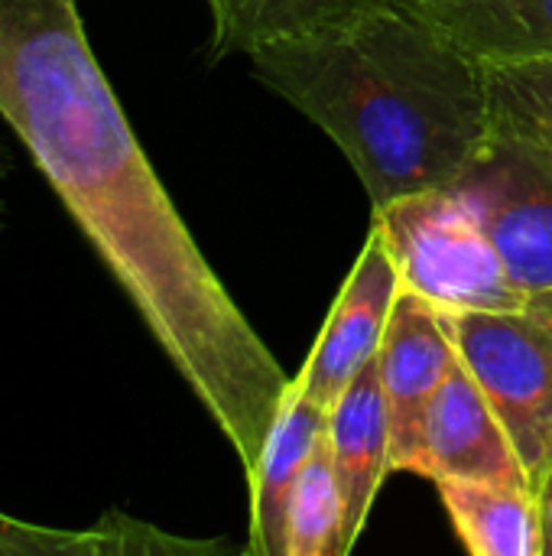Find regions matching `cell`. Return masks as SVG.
<instances>
[{"label": "cell", "instance_id": "obj_1", "mask_svg": "<svg viewBox=\"0 0 552 556\" xmlns=\"http://www.w3.org/2000/svg\"><path fill=\"white\" fill-rule=\"evenodd\" d=\"M0 117L251 479L293 378L166 195L75 0H0Z\"/></svg>", "mask_w": 552, "mask_h": 556}, {"label": "cell", "instance_id": "obj_2", "mask_svg": "<svg viewBox=\"0 0 552 556\" xmlns=\"http://www.w3.org/2000/svg\"><path fill=\"white\" fill-rule=\"evenodd\" d=\"M254 75L345 153L374 208L465 179L491 140L488 68L407 3L254 49Z\"/></svg>", "mask_w": 552, "mask_h": 556}, {"label": "cell", "instance_id": "obj_3", "mask_svg": "<svg viewBox=\"0 0 552 556\" xmlns=\"http://www.w3.org/2000/svg\"><path fill=\"white\" fill-rule=\"evenodd\" d=\"M371 228L381 231L403 290L433 306L446 313L527 309V296L455 186L400 195L374 208Z\"/></svg>", "mask_w": 552, "mask_h": 556}, {"label": "cell", "instance_id": "obj_4", "mask_svg": "<svg viewBox=\"0 0 552 556\" xmlns=\"http://www.w3.org/2000/svg\"><path fill=\"white\" fill-rule=\"evenodd\" d=\"M442 319L537 489L552 463V326L530 309H442Z\"/></svg>", "mask_w": 552, "mask_h": 556}, {"label": "cell", "instance_id": "obj_5", "mask_svg": "<svg viewBox=\"0 0 552 556\" xmlns=\"http://www.w3.org/2000/svg\"><path fill=\"white\" fill-rule=\"evenodd\" d=\"M475 215L517 290L530 300L552 290V163L524 137L491 130L488 147L455 186Z\"/></svg>", "mask_w": 552, "mask_h": 556}, {"label": "cell", "instance_id": "obj_6", "mask_svg": "<svg viewBox=\"0 0 552 556\" xmlns=\"http://www.w3.org/2000/svg\"><path fill=\"white\" fill-rule=\"evenodd\" d=\"M459 365L462 358L442 309L413 290H400L377 352V375L390 417V472L416 476L426 410Z\"/></svg>", "mask_w": 552, "mask_h": 556}, {"label": "cell", "instance_id": "obj_7", "mask_svg": "<svg viewBox=\"0 0 552 556\" xmlns=\"http://www.w3.org/2000/svg\"><path fill=\"white\" fill-rule=\"evenodd\" d=\"M400 290L403 283L394 257L381 231L371 228L303 371L296 375L309 397L332 407L358 378V371L377 358Z\"/></svg>", "mask_w": 552, "mask_h": 556}, {"label": "cell", "instance_id": "obj_8", "mask_svg": "<svg viewBox=\"0 0 552 556\" xmlns=\"http://www.w3.org/2000/svg\"><path fill=\"white\" fill-rule=\"evenodd\" d=\"M416 476L439 479H475V482H501L530 489L527 469L491 410L488 397L475 384V378L459 365L446 384L436 391L426 427H423V453Z\"/></svg>", "mask_w": 552, "mask_h": 556}, {"label": "cell", "instance_id": "obj_9", "mask_svg": "<svg viewBox=\"0 0 552 556\" xmlns=\"http://www.w3.org/2000/svg\"><path fill=\"white\" fill-rule=\"evenodd\" d=\"M329 456L345 502V556L361 541L377 492L390 476V417L377 375V358L358 371L345 394L329 407Z\"/></svg>", "mask_w": 552, "mask_h": 556}, {"label": "cell", "instance_id": "obj_10", "mask_svg": "<svg viewBox=\"0 0 552 556\" xmlns=\"http://www.w3.org/2000/svg\"><path fill=\"white\" fill-rule=\"evenodd\" d=\"M329 433V407L303 391L293 378L260 450L257 469L251 472V544L254 556H283V528L290 495Z\"/></svg>", "mask_w": 552, "mask_h": 556}, {"label": "cell", "instance_id": "obj_11", "mask_svg": "<svg viewBox=\"0 0 552 556\" xmlns=\"http://www.w3.org/2000/svg\"><path fill=\"white\" fill-rule=\"evenodd\" d=\"M407 7L485 68L552 59V0H413Z\"/></svg>", "mask_w": 552, "mask_h": 556}, {"label": "cell", "instance_id": "obj_12", "mask_svg": "<svg viewBox=\"0 0 552 556\" xmlns=\"http://www.w3.org/2000/svg\"><path fill=\"white\" fill-rule=\"evenodd\" d=\"M436 489L468 554L543 556L540 511L530 489L475 479H439Z\"/></svg>", "mask_w": 552, "mask_h": 556}, {"label": "cell", "instance_id": "obj_13", "mask_svg": "<svg viewBox=\"0 0 552 556\" xmlns=\"http://www.w3.org/2000/svg\"><path fill=\"white\" fill-rule=\"evenodd\" d=\"M211 10L208 55H251L260 46L296 39L332 26L374 3H413V0H205Z\"/></svg>", "mask_w": 552, "mask_h": 556}, {"label": "cell", "instance_id": "obj_14", "mask_svg": "<svg viewBox=\"0 0 552 556\" xmlns=\"http://www.w3.org/2000/svg\"><path fill=\"white\" fill-rule=\"evenodd\" d=\"M342 531L345 502L329 456V443L322 440L290 495L283 556H345Z\"/></svg>", "mask_w": 552, "mask_h": 556}, {"label": "cell", "instance_id": "obj_15", "mask_svg": "<svg viewBox=\"0 0 552 556\" xmlns=\"http://www.w3.org/2000/svg\"><path fill=\"white\" fill-rule=\"evenodd\" d=\"M491 121L534 143L552 163V59L488 68Z\"/></svg>", "mask_w": 552, "mask_h": 556}, {"label": "cell", "instance_id": "obj_16", "mask_svg": "<svg viewBox=\"0 0 552 556\" xmlns=\"http://www.w3.org/2000/svg\"><path fill=\"white\" fill-rule=\"evenodd\" d=\"M88 556H176V554H211L218 544L172 538L153 525H143L124 511H107L94 528L85 531Z\"/></svg>", "mask_w": 552, "mask_h": 556}, {"label": "cell", "instance_id": "obj_17", "mask_svg": "<svg viewBox=\"0 0 552 556\" xmlns=\"http://www.w3.org/2000/svg\"><path fill=\"white\" fill-rule=\"evenodd\" d=\"M537 495V511H540V544H543V556H552V463L543 472L540 485L534 489Z\"/></svg>", "mask_w": 552, "mask_h": 556}, {"label": "cell", "instance_id": "obj_18", "mask_svg": "<svg viewBox=\"0 0 552 556\" xmlns=\"http://www.w3.org/2000/svg\"><path fill=\"white\" fill-rule=\"evenodd\" d=\"M527 309H530L534 316H540L543 323H550V326H552V290L534 293V296L527 300Z\"/></svg>", "mask_w": 552, "mask_h": 556}, {"label": "cell", "instance_id": "obj_19", "mask_svg": "<svg viewBox=\"0 0 552 556\" xmlns=\"http://www.w3.org/2000/svg\"><path fill=\"white\" fill-rule=\"evenodd\" d=\"M10 169H13V156H10L7 143H0V179H7ZM3 225H7V202L0 199V228H3Z\"/></svg>", "mask_w": 552, "mask_h": 556}]
</instances>
